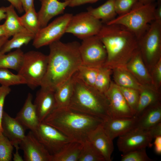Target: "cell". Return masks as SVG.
<instances>
[{
  "mask_svg": "<svg viewBox=\"0 0 161 161\" xmlns=\"http://www.w3.org/2000/svg\"><path fill=\"white\" fill-rule=\"evenodd\" d=\"M6 7H0V21L6 17Z\"/></svg>",
  "mask_w": 161,
  "mask_h": 161,
  "instance_id": "obj_48",
  "label": "cell"
},
{
  "mask_svg": "<svg viewBox=\"0 0 161 161\" xmlns=\"http://www.w3.org/2000/svg\"><path fill=\"white\" fill-rule=\"evenodd\" d=\"M80 44L77 41L64 43L59 40L49 45L47 69L41 88L54 91L77 72L82 64Z\"/></svg>",
  "mask_w": 161,
  "mask_h": 161,
  "instance_id": "obj_1",
  "label": "cell"
},
{
  "mask_svg": "<svg viewBox=\"0 0 161 161\" xmlns=\"http://www.w3.org/2000/svg\"><path fill=\"white\" fill-rule=\"evenodd\" d=\"M97 35L103 44L106 51L107 59L104 66L112 70L125 66L138 48L136 36L122 25L103 24Z\"/></svg>",
  "mask_w": 161,
  "mask_h": 161,
  "instance_id": "obj_2",
  "label": "cell"
},
{
  "mask_svg": "<svg viewBox=\"0 0 161 161\" xmlns=\"http://www.w3.org/2000/svg\"><path fill=\"white\" fill-rule=\"evenodd\" d=\"M150 74L153 86L157 90L160 91L161 86V58L154 66Z\"/></svg>",
  "mask_w": 161,
  "mask_h": 161,
  "instance_id": "obj_40",
  "label": "cell"
},
{
  "mask_svg": "<svg viewBox=\"0 0 161 161\" xmlns=\"http://www.w3.org/2000/svg\"><path fill=\"white\" fill-rule=\"evenodd\" d=\"M73 91L69 107L102 119L111 118L107 100L104 95L73 75Z\"/></svg>",
  "mask_w": 161,
  "mask_h": 161,
  "instance_id": "obj_4",
  "label": "cell"
},
{
  "mask_svg": "<svg viewBox=\"0 0 161 161\" xmlns=\"http://www.w3.org/2000/svg\"><path fill=\"white\" fill-rule=\"evenodd\" d=\"M137 117L123 118H110L103 121L102 125L105 131L112 140L135 128Z\"/></svg>",
  "mask_w": 161,
  "mask_h": 161,
  "instance_id": "obj_15",
  "label": "cell"
},
{
  "mask_svg": "<svg viewBox=\"0 0 161 161\" xmlns=\"http://www.w3.org/2000/svg\"><path fill=\"white\" fill-rule=\"evenodd\" d=\"M8 38H9L6 36H4L0 38V49L3 45Z\"/></svg>",
  "mask_w": 161,
  "mask_h": 161,
  "instance_id": "obj_51",
  "label": "cell"
},
{
  "mask_svg": "<svg viewBox=\"0 0 161 161\" xmlns=\"http://www.w3.org/2000/svg\"><path fill=\"white\" fill-rule=\"evenodd\" d=\"M154 13V21L161 24V0L157 1Z\"/></svg>",
  "mask_w": 161,
  "mask_h": 161,
  "instance_id": "obj_43",
  "label": "cell"
},
{
  "mask_svg": "<svg viewBox=\"0 0 161 161\" xmlns=\"http://www.w3.org/2000/svg\"></svg>",
  "mask_w": 161,
  "mask_h": 161,
  "instance_id": "obj_53",
  "label": "cell"
},
{
  "mask_svg": "<svg viewBox=\"0 0 161 161\" xmlns=\"http://www.w3.org/2000/svg\"><path fill=\"white\" fill-rule=\"evenodd\" d=\"M107 100L111 118H131L135 116L118 87L111 81L110 87L104 93Z\"/></svg>",
  "mask_w": 161,
  "mask_h": 161,
  "instance_id": "obj_13",
  "label": "cell"
},
{
  "mask_svg": "<svg viewBox=\"0 0 161 161\" xmlns=\"http://www.w3.org/2000/svg\"><path fill=\"white\" fill-rule=\"evenodd\" d=\"M160 91L153 85H143L139 91V96L135 116H138L145 109L160 100Z\"/></svg>",
  "mask_w": 161,
  "mask_h": 161,
  "instance_id": "obj_23",
  "label": "cell"
},
{
  "mask_svg": "<svg viewBox=\"0 0 161 161\" xmlns=\"http://www.w3.org/2000/svg\"><path fill=\"white\" fill-rule=\"evenodd\" d=\"M10 40H7L0 49V55L10 52L13 49H20L33 40L35 35L28 32L16 33Z\"/></svg>",
  "mask_w": 161,
  "mask_h": 161,
  "instance_id": "obj_29",
  "label": "cell"
},
{
  "mask_svg": "<svg viewBox=\"0 0 161 161\" xmlns=\"http://www.w3.org/2000/svg\"><path fill=\"white\" fill-rule=\"evenodd\" d=\"M16 148V151L15 153L13 154V160L14 161H23L22 157L20 155L18 150L20 148L18 146V145H16L13 146Z\"/></svg>",
  "mask_w": 161,
  "mask_h": 161,
  "instance_id": "obj_47",
  "label": "cell"
},
{
  "mask_svg": "<svg viewBox=\"0 0 161 161\" xmlns=\"http://www.w3.org/2000/svg\"><path fill=\"white\" fill-rule=\"evenodd\" d=\"M78 161H105L100 152L88 139L83 142Z\"/></svg>",
  "mask_w": 161,
  "mask_h": 161,
  "instance_id": "obj_32",
  "label": "cell"
},
{
  "mask_svg": "<svg viewBox=\"0 0 161 161\" xmlns=\"http://www.w3.org/2000/svg\"><path fill=\"white\" fill-rule=\"evenodd\" d=\"M157 4L155 2L143 4L138 1L129 12L119 15L106 24L122 25L132 32L138 39L154 20V13Z\"/></svg>",
  "mask_w": 161,
  "mask_h": 161,
  "instance_id": "obj_5",
  "label": "cell"
},
{
  "mask_svg": "<svg viewBox=\"0 0 161 161\" xmlns=\"http://www.w3.org/2000/svg\"><path fill=\"white\" fill-rule=\"evenodd\" d=\"M137 117L135 127L144 130H149L161 122L160 101L146 108Z\"/></svg>",
  "mask_w": 161,
  "mask_h": 161,
  "instance_id": "obj_22",
  "label": "cell"
},
{
  "mask_svg": "<svg viewBox=\"0 0 161 161\" xmlns=\"http://www.w3.org/2000/svg\"><path fill=\"white\" fill-rule=\"evenodd\" d=\"M40 0L41 1V0Z\"/></svg>",
  "mask_w": 161,
  "mask_h": 161,
  "instance_id": "obj_52",
  "label": "cell"
},
{
  "mask_svg": "<svg viewBox=\"0 0 161 161\" xmlns=\"http://www.w3.org/2000/svg\"><path fill=\"white\" fill-rule=\"evenodd\" d=\"M25 12L24 15L19 17L20 21L28 32L35 35L41 28L37 13L34 7Z\"/></svg>",
  "mask_w": 161,
  "mask_h": 161,
  "instance_id": "obj_31",
  "label": "cell"
},
{
  "mask_svg": "<svg viewBox=\"0 0 161 161\" xmlns=\"http://www.w3.org/2000/svg\"><path fill=\"white\" fill-rule=\"evenodd\" d=\"M74 86L73 75L57 86L54 91L57 107L69 106Z\"/></svg>",
  "mask_w": 161,
  "mask_h": 161,
  "instance_id": "obj_28",
  "label": "cell"
},
{
  "mask_svg": "<svg viewBox=\"0 0 161 161\" xmlns=\"http://www.w3.org/2000/svg\"><path fill=\"white\" fill-rule=\"evenodd\" d=\"M14 8L11 4L6 7V16L3 24L6 36L9 38L18 33L28 32L22 24Z\"/></svg>",
  "mask_w": 161,
  "mask_h": 161,
  "instance_id": "obj_27",
  "label": "cell"
},
{
  "mask_svg": "<svg viewBox=\"0 0 161 161\" xmlns=\"http://www.w3.org/2000/svg\"><path fill=\"white\" fill-rule=\"evenodd\" d=\"M137 44L144 62L150 73L161 58V24L154 20L151 22L137 39Z\"/></svg>",
  "mask_w": 161,
  "mask_h": 161,
  "instance_id": "obj_6",
  "label": "cell"
},
{
  "mask_svg": "<svg viewBox=\"0 0 161 161\" xmlns=\"http://www.w3.org/2000/svg\"><path fill=\"white\" fill-rule=\"evenodd\" d=\"M102 119L69 106L57 107L42 122L74 140L83 142L89 134L101 124Z\"/></svg>",
  "mask_w": 161,
  "mask_h": 161,
  "instance_id": "obj_3",
  "label": "cell"
},
{
  "mask_svg": "<svg viewBox=\"0 0 161 161\" xmlns=\"http://www.w3.org/2000/svg\"><path fill=\"white\" fill-rule=\"evenodd\" d=\"M9 1L19 13H22L24 10L21 0H6Z\"/></svg>",
  "mask_w": 161,
  "mask_h": 161,
  "instance_id": "obj_45",
  "label": "cell"
},
{
  "mask_svg": "<svg viewBox=\"0 0 161 161\" xmlns=\"http://www.w3.org/2000/svg\"><path fill=\"white\" fill-rule=\"evenodd\" d=\"M24 152V161H52L51 154L30 131L19 144Z\"/></svg>",
  "mask_w": 161,
  "mask_h": 161,
  "instance_id": "obj_14",
  "label": "cell"
},
{
  "mask_svg": "<svg viewBox=\"0 0 161 161\" xmlns=\"http://www.w3.org/2000/svg\"><path fill=\"white\" fill-rule=\"evenodd\" d=\"M99 68L82 65L75 74L84 83L94 87Z\"/></svg>",
  "mask_w": 161,
  "mask_h": 161,
  "instance_id": "obj_34",
  "label": "cell"
},
{
  "mask_svg": "<svg viewBox=\"0 0 161 161\" xmlns=\"http://www.w3.org/2000/svg\"><path fill=\"white\" fill-rule=\"evenodd\" d=\"M154 139L151 131L135 127L118 137L117 145L123 154L134 150L146 148L152 145Z\"/></svg>",
  "mask_w": 161,
  "mask_h": 161,
  "instance_id": "obj_12",
  "label": "cell"
},
{
  "mask_svg": "<svg viewBox=\"0 0 161 161\" xmlns=\"http://www.w3.org/2000/svg\"><path fill=\"white\" fill-rule=\"evenodd\" d=\"M24 10L26 12L29 9L34 7V0H21Z\"/></svg>",
  "mask_w": 161,
  "mask_h": 161,
  "instance_id": "obj_46",
  "label": "cell"
},
{
  "mask_svg": "<svg viewBox=\"0 0 161 161\" xmlns=\"http://www.w3.org/2000/svg\"><path fill=\"white\" fill-rule=\"evenodd\" d=\"M79 50L82 65L97 68L104 66L107 59L106 51L97 35L82 40Z\"/></svg>",
  "mask_w": 161,
  "mask_h": 161,
  "instance_id": "obj_8",
  "label": "cell"
},
{
  "mask_svg": "<svg viewBox=\"0 0 161 161\" xmlns=\"http://www.w3.org/2000/svg\"><path fill=\"white\" fill-rule=\"evenodd\" d=\"M126 67L140 84L153 85L150 73L144 62L138 48L133 53Z\"/></svg>",
  "mask_w": 161,
  "mask_h": 161,
  "instance_id": "obj_17",
  "label": "cell"
},
{
  "mask_svg": "<svg viewBox=\"0 0 161 161\" xmlns=\"http://www.w3.org/2000/svg\"><path fill=\"white\" fill-rule=\"evenodd\" d=\"M68 2V6L74 7L87 3H93L99 0H63Z\"/></svg>",
  "mask_w": 161,
  "mask_h": 161,
  "instance_id": "obj_42",
  "label": "cell"
},
{
  "mask_svg": "<svg viewBox=\"0 0 161 161\" xmlns=\"http://www.w3.org/2000/svg\"><path fill=\"white\" fill-rule=\"evenodd\" d=\"M112 71V69L104 66L100 67L94 87L102 93L106 92L111 83V76Z\"/></svg>",
  "mask_w": 161,
  "mask_h": 161,
  "instance_id": "obj_33",
  "label": "cell"
},
{
  "mask_svg": "<svg viewBox=\"0 0 161 161\" xmlns=\"http://www.w3.org/2000/svg\"><path fill=\"white\" fill-rule=\"evenodd\" d=\"M103 24L92 16L88 12L72 15L66 30L82 40L97 35L101 30Z\"/></svg>",
  "mask_w": 161,
  "mask_h": 161,
  "instance_id": "obj_10",
  "label": "cell"
},
{
  "mask_svg": "<svg viewBox=\"0 0 161 161\" xmlns=\"http://www.w3.org/2000/svg\"><path fill=\"white\" fill-rule=\"evenodd\" d=\"M32 95L29 93L23 106L15 118L25 129H29L34 132L41 123L37 116L35 106L32 102Z\"/></svg>",
  "mask_w": 161,
  "mask_h": 161,
  "instance_id": "obj_20",
  "label": "cell"
},
{
  "mask_svg": "<svg viewBox=\"0 0 161 161\" xmlns=\"http://www.w3.org/2000/svg\"><path fill=\"white\" fill-rule=\"evenodd\" d=\"M154 139V144L155 153L158 155H160L161 154V135L157 136Z\"/></svg>",
  "mask_w": 161,
  "mask_h": 161,
  "instance_id": "obj_44",
  "label": "cell"
},
{
  "mask_svg": "<svg viewBox=\"0 0 161 161\" xmlns=\"http://www.w3.org/2000/svg\"><path fill=\"white\" fill-rule=\"evenodd\" d=\"M118 86L135 116L139 100V91L132 88Z\"/></svg>",
  "mask_w": 161,
  "mask_h": 161,
  "instance_id": "obj_36",
  "label": "cell"
},
{
  "mask_svg": "<svg viewBox=\"0 0 161 161\" xmlns=\"http://www.w3.org/2000/svg\"><path fill=\"white\" fill-rule=\"evenodd\" d=\"M0 84L2 86L10 87L26 84V82L24 79L19 74H14L8 69L0 68Z\"/></svg>",
  "mask_w": 161,
  "mask_h": 161,
  "instance_id": "obj_35",
  "label": "cell"
},
{
  "mask_svg": "<svg viewBox=\"0 0 161 161\" xmlns=\"http://www.w3.org/2000/svg\"><path fill=\"white\" fill-rule=\"evenodd\" d=\"M40 123L57 107L54 91L41 88L33 103Z\"/></svg>",
  "mask_w": 161,
  "mask_h": 161,
  "instance_id": "obj_16",
  "label": "cell"
},
{
  "mask_svg": "<svg viewBox=\"0 0 161 161\" xmlns=\"http://www.w3.org/2000/svg\"><path fill=\"white\" fill-rule=\"evenodd\" d=\"M48 62V55L38 51H29L24 53L18 74L24 79L30 88L34 89L40 86L47 71Z\"/></svg>",
  "mask_w": 161,
  "mask_h": 161,
  "instance_id": "obj_7",
  "label": "cell"
},
{
  "mask_svg": "<svg viewBox=\"0 0 161 161\" xmlns=\"http://www.w3.org/2000/svg\"><path fill=\"white\" fill-rule=\"evenodd\" d=\"M72 15L70 13L64 14L41 28L33 39V46L36 48H39L60 40L66 33Z\"/></svg>",
  "mask_w": 161,
  "mask_h": 161,
  "instance_id": "obj_9",
  "label": "cell"
},
{
  "mask_svg": "<svg viewBox=\"0 0 161 161\" xmlns=\"http://www.w3.org/2000/svg\"><path fill=\"white\" fill-rule=\"evenodd\" d=\"M147 155L145 148L132 151L123 154L121 159V161H152Z\"/></svg>",
  "mask_w": 161,
  "mask_h": 161,
  "instance_id": "obj_38",
  "label": "cell"
},
{
  "mask_svg": "<svg viewBox=\"0 0 161 161\" xmlns=\"http://www.w3.org/2000/svg\"><path fill=\"white\" fill-rule=\"evenodd\" d=\"M13 146L9 139L0 134V161H11Z\"/></svg>",
  "mask_w": 161,
  "mask_h": 161,
  "instance_id": "obj_37",
  "label": "cell"
},
{
  "mask_svg": "<svg viewBox=\"0 0 161 161\" xmlns=\"http://www.w3.org/2000/svg\"><path fill=\"white\" fill-rule=\"evenodd\" d=\"M2 134L14 146L19 145L25 136V129L16 119L4 111L2 120Z\"/></svg>",
  "mask_w": 161,
  "mask_h": 161,
  "instance_id": "obj_19",
  "label": "cell"
},
{
  "mask_svg": "<svg viewBox=\"0 0 161 161\" xmlns=\"http://www.w3.org/2000/svg\"><path fill=\"white\" fill-rule=\"evenodd\" d=\"M112 74L114 83L118 86L132 88L139 91L143 85L137 80L126 66L114 69Z\"/></svg>",
  "mask_w": 161,
  "mask_h": 161,
  "instance_id": "obj_26",
  "label": "cell"
},
{
  "mask_svg": "<svg viewBox=\"0 0 161 161\" xmlns=\"http://www.w3.org/2000/svg\"><path fill=\"white\" fill-rule=\"evenodd\" d=\"M158 0H138V1L143 4H148L155 3Z\"/></svg>",
  "mask_w": 161,
  "mask_h": 161,
  "instance_id": "obj_49",
  "label": "cell"
},
{
  "mask_svg": "<svg viewBox=\"0 0 161 161\" xmlns=\"http://www.w3.org/2000/svg\"><path fill=\"white\" fill-rule=\"evenodd\" d=\"M138 1V0H115L117 14L120 15L128 12Z\"/></svg>",
  "mask_w": 161,
  "mask_h": 161,
  "instance_id": "obj_39",
  "label": "cell"
},
{
  "mask_svg": "<svg viewBox=\"0 0 161 161\" xmlns=\"http://www.w3.org/2000/svg\"><path fill=\"white\" fill-rule=\"evenodd\" d=\"M83 146V142L72 140L52 155V161H78Z\"/></svg>",
  "mask_w": 161,
  "mask_h": 161,
  "instance_id": "obj_24",
  "label": "cell"
},
{
  "mask_svg": "<svg viewBox=\"0 0 161 161\" xmlns=\"http://www.w3.org/2000/svg\"><path fill=\"white\" fill-rule=\"evenodd\" d=\"M6 36V33L3 24L0 25V38Z\"/></svg>",
  "mask_w": 161,
  "mask_h": 161,
  "instance_id": "obj_50",
  "label": "cell"
},
{
  "mask_svg": "<svg viewBox=\"0 0 161 161\" xmlns=\"http://www.w3.org/2000/svg\"><path fill=\"white\" fill-rule=\"evenodd\" d=\"M11 89L10 87L1 85L0 86V133H2L1 120L4 112L3 108L5 99L10 93Z\"/></svg>",
  "mask_w": 161,
  "mask_h": 161,
  "instance_id": "obj_41",
  "label": "cell"
},
{
  "mask_svg": "<svg viewBox=\"0 0 161 161\" xmlns=\"http://www.w3.org/2000/svg\"><path fill=\"white\" fill-rule=\"evenodd\" d=\"M24 54L20 48L7 54L0 55V68L11 69L18 72L21 66Z\"/></svg>",
  "mask_w": 161,
  "mask_h": 161,
  "instance_id": "obj_30",
  "label": "cell"
},
{
  "mask_svg": "<svg viewBox=\"0 0 161 161\" xmlns=\"http://www.w3.org/2000/svg\"><path fill=\"white\" fill-rule=\"evenodd\" d=\"M87 12L95 18L106 24L114 19L117 15L115 7V0H108L96 8L89 7Z\"/></svg>",
  "mask_w": 161,
  "mask_h": 161,
  "instance_id": "obj_25",
  "label": "cell"
},
{
  "mask_svg": "<svg viewBox=\"0 0 161 161\" xmlns=\"http://www.w3.org/2000/svg\"><path fill=\"white\" fill-rule=\"evenodd\" d=\"M41 6L37 13L41 28L47 25L49 21L55 16L64 13L68 6L66 1L58 0H41Z\"/></svg>",
  "mask_w": 161,
  "mask_h": 161,
  "instance_id": "obj_21",
  "label": "cell"
},
{
  "mask_svg": "<svg viewBox=\"0 0 161 161\" xmlns=\"http://www.w3.org/2000/svg\"><path fill=\"white\" fill-rule=\"evenodd\" d=\"M88 140L100 152L105 161L112 160L114 149L113 140L107 135L102 124L89 134Z\"/></svg>",
  "mask_w": 161,
  "mask_h": 161,
  "instance_id": "obj_18",
  "label": "cell"
},
{
  "mask_svg": "<svg viewBox=\"0 0 161 161\" xmlns=\"http://www.w3.org/2000/svg\"><path fill=\"white\" fill-rule=\"evenodd\" d=\"M33 133L52 155L58 152L67 143L74 140L54 127L42 122Z\"/></svg>",
  "mask_w": 161,
  "mask_h": 161,
  "instance_id": "obj_11",
  "label": "cell"
}]
</instances>
